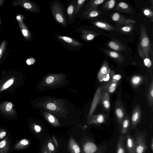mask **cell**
<instances>
[{
    "label": "cell",
    "instance_id": "e575fe53",
    "mask_svg": "<svg viewBox=\"0 0 153 153\" xmlns=\"http://www.w3.org/2000/svg\"><path fill=\"white\" fill-rule=\"evenodd\" d=\"M142 79L141 76L138 75L134 76L131 78V82L133 85L136 86L140 84Z\"/></svg>",
    "mask_w": 153,
    "mask_h": 153
},
{
    "label": "cell",
    "instance_id": "8992f818",
    "mask_svg": "<svg viewBox=\"0 0 153 153\" xmlns=\"http://www.w3.org/2000/svg\"><path fill=\"white\" fill-rule=\"evenodd\" d=\"M106 148L104 145L98 146L93 141L89 140L84 144L83 149L84 153H105Z\"/></svg>",
    "mask_w": 153,
    "mask_h": 153
},
{
    "label": "cell",
    "instance_id": "f35d334b",
    "mask_svg": "<svg viewBox=\"0 0 153 153\" xmlns=\"http://www.w3.org/2000/svg\"><path fill=\"white\" fill-rule=\"evenodd\" d=\"M145 65L147 68H150L152 65V62L151 60L149 58H145L143 60Z\"/></svg>",
    "mask_w": 153,
    "mask_h": 153
},
{
    "label": "cell",
    "instance_id": "bcb514c9",
    "mask_svg": "<svg viewBox=\"0 0 153 153\" xmlns=\"http://www.w3.org/2000/svg\"><path fill=\"white\" fill-rule=\"evenodd\" d=\"M35 62V60L33 58H30L27 60L26 62L28 65H30L31 64H33Z\"/></svg>",
    "mask_w": 153,
    "mask_h": 153
},
{
    "label": "cell",
    "instance_id": "7c38bea8",
    "mask_svg": "<svg viewBox=\"0 0 153 153\" xmlns=\"http://www.w3.org/2000/svg\"><path fill=\"white\" fill-rule=\"evenodd\" d=\"M77 0L70 1L67 6L66 16L68 21H73L76 16L75 15V7Z\"/></svg>",
    "mask_w": 153,
    "mask_h": 153
},
{
    "label": "cell",
    "instance_id": "7bdbcfd3",
    "mask_svg": "<svg viewBox=\"0 0 153 153\" xmlns=\"http://www.w3.org/2000/svg\"><path fill=\"white\" fill-rule=\"evenodd\" d=\"M112 75L111 76V78L117 81L120 80L122 77L120 74H115Z\"/></svg>",
    "mask_w": 153,
    "mask_h": 153
},
{
    "label": "cell",
    "instance_id": "d6986e66",
    "mask_svg": "<svg viewBox=\"0 0 153 153\" xmlns=\"http://www.w3.org/2000/svg\"><path fill=\"white\" fill-rule=\"evenodd\" d=\"M93 25L100 28L108 31H117L116 28L110 24L105 22L96 21L92 23Z\"/></svg>",
    "mask_w": 153,
    "mask_h": 153
},
{
    "label": "cell",
    "instance_id": "7a4b0ae2",
    "mask_svg": "<svg viewBox=\"0 0 153 153\" xmlns=\"http://www.w3.org/2000/svg\"><path fill=\"white\" fill-rule=\"evenodd\" d=\"M51 13L55 21L62 27L68 26L67 21L64 9L59 0H55L50 3Z\"/></svg>",
    "mask_w": 153,
    "mask_h": 153
},
{
    "label": "cell",
    "instance_id": "603a6c76",
    "mask_svg": "<svg viewBox=\"0 0 153 153\" xmlns=\"http://www.w3.org/2000/svg\"><path fill=\"white\" fill-rule=\"evenodd\" d=\"M107 46L109 48L117 51H124L126 48L117 41L112 40L108 42Z\"/></svg>",
    "mask_w": 153,
    "mask_h": 153
},
{
    "label": "cell",
    "instance_id": "f907efd6",
    "mask_svg": "<svg viewBox=\"0 0 153 153\" xmlns=\"http://www.w3.org/2000/svg\"><path fill=\"white\" fill-rule=\"evenodd\" d=\"M34 128L36 131L37 132H39L41 130V128L37 125H36L35 126Z\"/></svg>",
    "mask_w": 153,
    "mask_h": 153
},
{
    "label": "cell",
    "instance_id": "5b68a950",
    "mask_svg": "<svg viewBox=\"0 0 153 153\" xmlns=\"http://www.w3.org/2000/svg\"><path fill=\"white\" fill-rule=\"evenodd\" d=\"M12 5L15 7L20 5L26 10L33 13H39L41 10L40 7L38 4L28 0L15 1L13 2Z\"/></svg>",
    "mask_w": 153,
    "mask_h": 153
},
{
    "label": "cell",
    "instance_id": "cb8c5ba5",
    "mask_svg": "<svg viewBox=\"0 0 153 153\" xmlns=\"http://www.w3.org/2000/svg\"><path fill=\"white\" fill-rule=\"evenodd\" d=\"M103 50L108 56L117 62H121L123 60V56L116 52L107 49H103Z\"/></svg>",
    "mask_w": 153,
    "mask_h": 153
},
{
    "label": "cell",
    "instance_id": "836d02e7",
    "mask_svg": "<svg viewBox=\"0 0 153 153\" xmlns=\"http://www.w3.org/2000/svg\"><path fill=\"white\" fill-rule=\"evenodd\" d=\"M153 81H152L151 85H150L148 93V100L149 103L151 105L153 104Z\"/></svg>",
    "mask_w": 153,
    "mask_h": 153
},
{
    "label": "cell",
    "instance_id": "8fae6325",
    "mask_svg": "<svg viewBox=\"0 0 153 153\" xmlns=\"http://www.w3.org/2000/svg\"><path fill=\"white\" fill-rule=\"evenodd\" d=\"M141 117V111L139 106L135 107L131 117V121L132 128L135 129L140 122Z\"/></svg>",
    "mask_w": 153,
    "mask_h": 153
},
{
    "label": "cell",
    "instance_id": "f5cc1de1",
    "mask_svg": "<svg viewBox=\"0 0 153 153\" xmlns=\"http://www.w3.org/2000/svg\"><path fill=\"white\" fill-rule=\"evenodd\" d=\"M4 1V0H0V7L2 5Z\"/></svg>",
    "mask_w": 153,
    "mask_h": 153
},
{
    "label": "cell",
    "instance_id": "4316f807",
    "mask_svg": "<svg viewBox=\"0 0 153 153\" xmlns=\"http://www.w3.org/2000/svg\"><path fill=\"white\" fill-rule=\"evenodd\" d=\"M69 148L71 153H80V148L75 141L72 137H71L69 142Z\"/></svg>",
    "mask_w": 153,
    "mask_h": 153
},
{
    "label": "cell",
    "instance_id": "d590c367",
    "mask_svg": "<svg viewBox=\"0 0 153 153\" xmlns=\"http://www.w3.org/2000/svg\"><path fill=\"white\" fill-rule=\"evenodd\" d=\"M133 25L131 23L126 25L120 28V30L122 32L126 33H128L131 31Z\"/></svg>",
    "mask_w": 153,
    "mask_h": 153
},
{
    "label": "cell",
    "instance_id": "2e32d148",
    "mask_svg": "<svg viewBox=\"0 0 153 153\" xmlns=\"http://www.w3.org/2000/svg\"><path fill=\"white\" fill-rule=\"evenodd\" d=\"M109 94L108 92L102 90L100 100L103 107L107 111H109L110 107Z\"/></svg>",
    "mask_w": 153,
    "mask_h": 153
},
{
    "label": "cell",
    "instance_id": "f6af8a7d",
    "mask_svg": "<svg viewBox=\"0 0 153 153\" xmlns=\"http://www.w3.org/2000/svg\"><path fill=\"white\" fill-rule=\"evenodd\" d=\"M53 80V77L51 76H50L47 78L46 79V82L47 83L49 84L52 82Z\"/></svg>",
    "mask_w": 153,
    "mask_h": 153
},
{
    "label": "cell",
    "instance_id": "ac0fdd59",
    "mask_svg": "<svg viewBox=\"0 0 153 153\" xmlns=\"http://www.w3.org/2000/svg\"><path fill=\"white\" fill-rule=\"evenodd\" d=\"M103 90L102 86H100L97 88L95 94L90 111V116H91L100 100L101 94Z\"/></svg>",
    "mask_w": 153,
    "mask_h": 153
},
{
    "label": "cell",
    "instance_id": "4dcf8cb0",
    "mask_svg": "<svg viewBox=\"0 0 153 153\" xmlns=\"http://www.w3.org/2000/svg\"><path fill=\"white\" fill-rule=\"evenodd\" d=\"M28 140L23 139L19 142L15 146L14 148L16 149H20L24 148L26 147L29 144Z\"/></svg>",
    "mask_w": 153,
    "mask_h": 153
},
{
    "label": "cell",
    "instance_id": "484cf974",
    "mask_svg": "<svg viewBox=\"0 0 153 153\" xmlns=\"http://www.w3.org/2000/svg\"><path fill=\"white\" fill-rule=\"evenodd\" d=\"M130 124V121L129 118L128 116H126L123 121L121 125L120 132L121 134L124 135L128 133Z\"/></svg>",
    "mask_w": 153,
    "mask_h": 153
},
{
    "label": "cell",
    "instance_id": "b9f144b4",
    "mask_svg": "<svg viewBox=\"0 0 153 153\" xmlns=\"http://www.w3.org/2000/svg\"><path fill=\"white\" fill-rule=\"evenodd\" d=\"M48 108L51 110H55L56 108V106L53 103H49L47 105Z\"/></svg>",
    "mask_w": 153,
    "mask_h": 153
},
{
    "label": "cell",
    "instance_id": "8d00e7d4",
    "mask_svg": "<svg viewBox=\"0 0 153 153\" xmlns=\"http://www.w3.org/2000/svg\"><path fill=\"white\" fill-rule=\"evenodd\" d=\"M6 46V41L5 40H4L2 42L0 46V60L1 59L5 51Z\"/></svg>",
    "mask_w": 153,
    "mask_h": 153
},
{
    "label": "cell",
    "instance_id": "ba28073f",
    "mask_svg": "<svg viewBox=\"0 0 153 153\" xmlns=\"http://www.w3.org/2000/svg\"><path fill=\"white\" fill-rule=\"evenodd\" d=\"M120 101L117 102L115 108V113L120 132L123 121L126 117L125 111Z\"/></svg>",
    "mask_w": 153,
    "mask_h": 153
},
{
    "label": "cell",
    "instance_id": "ee69618b",
    "mask_svg": "<svg viewBox=\"0 0 153 153\" xmlns=\"http://www.w3.org/2000/svg\"><path fill=\"white\" fill-rule=\"evenodd\" d=\"M25 19L24 16L21 15H19L16 16V19L18 22H22Z\"/></svg>",
    "mask_w": 153,
    "mask_h": 153
},
{
    "label": "cell",
    "instance_id": "5bb4252c",
    "mask_svg": "<svg viewBox=\"0 0 153 153\" xmlns=\"http://www.w3.org/2000/svg\"><path fill=\"white\" fill-rule=\"evenodd\" d=\"M125 148L127 153H135L134 138L129 134L125 136Z\"/></svg>",
    "mask_w": 153,
    "mask_h": 153
},
{
    "label": "cell",
    "instance_id": "ffe728a7",
    "mask_svg": "<svg viewBox=\"0 0 153 153\" xmlns=\"http://www.w3.org/2000/svg\"><path fill=\"white\" fill-rule=\"evenodd\" d=\"M19 28L25 38L30 40L32 39V35L24 23L22 22H18Z\"/></svg>",
    "mask_w": 153,
    "mask_h": 153
},
{
    "label": "cell",
    "instance_id": "74e56055",
    "mask_svg": "<svg viewBox=\"0 0 153 153\" xmlns=\"http://www.w3.org/2000/svg\"><path fill=\"white\" fill-rule=\"evenodd\" d=\"M143 13L144 15L149 17H152L153 12L149 8L146 9L144 10Z\"/></svg>",
    "mask_w": 153,
    "mask_h": 153
},
{
    "label": "cell",
    "instance_id": "f546056e",
    "mask_svg": "<svg viewBox=\"0 0 153 153\" xmlns=\"http://www.w3.org/2000/svg\"><path fill=\"white\" fill-rule=\"evenodd\" d=\"M116 1L114 0H110L107 1L102 6V8L105 10H111L115 6Z\"/></svg>",
    "mask_w": 153,
    "mask_h": 153
},
{
    "label": "cell",
    "instance_id": "ab89813d",
    "mask_svg": "<svg viewBox=\"0 0 153 153\" xmlns=\"http://www.w3.org/2000/svg\"><path fill=\"white\" fill-rule=\"evenodd\" d=\"M52 152L48 149L47 144H44L42 148L41 153H51Z\"/></svg>",
    "mask_w": 153,
    "mask_h": 153
},
{
    "label": "cell",
    "instance_id": "30bf717a",
    "mask_svg": "<svg viewBox=\"0 0 153 153\" xmlns=\"http://www.w3.org/2000/svg\"><path fill=\"white\" fill-rule=\"evenodd\" d=\"M13 107V103L9 101H5L0 103V111L7 115L12 116L16 114V111Z\"/></svg>",
    "mask_w": 153,
    "mask_h": 153
},
{
    "label": "cell",
    "instance_id": "83f0119b",
    "mask_svg": "<svg viewBox=\"0 0 153 153\" xmlns=\"http://www.w3.org/2000/svg\"><path fill=\"white\" fill-rule=\"evenodd\" d=\"M105 0H93L90 1L89 3L85 6V10L89 9H97L98 5L102 3Z\"/></svg>",
    "mask_w": 153,
    "mask_h": 153
},
{
    "label": "cell",
    "instance_id": "db71d44e",
    "mask_svg": "<svg viewBox=\"0 0 153 153\" xmlns=\"http://www.w3.org/2000/svg\"><path fill=\"white\" fill-rule=\"evenodd\" d=\"M1 24V20H0V24Z\"/></svg>",
    "mask_w": 153,
    "mask_h": 153
},
{
    "label": "cell",
    "instance_id": "d6a6232c",
    "mask_svg": "<svg viewBox=\"0 0 153 153\" xmlns=\"http://www.w3.org/2000/svg\"><path fill=\"white\" fill-rule=\"evenodd\" d=\"M85 0H77L75 7V15H77L79 13L82 8L84 5Z\"/></svg>",
    "mask_w": 153,
    "mask_h": 153
},
{
    "label": "cell",
    "instance_id": "e0dca14e",
    "mask_svg": "<svg viewBox=\"0 0 153 153\" xmlns=\"http://www.w3.org/2000/svg\"><path fill=\"white\" fill-rule=\"evenodd\" d=\"M83 12L82 17L83 19H90L99 16L102 12L98 10L97 9H89Z\"/></svg>",
    "mask_w": 153,
    "mask_h": 153
},
{
    "label": "cell",
    "instance_id": "816d5d0a",
    "mask_svg": "<svg viewBox=\"0 0 153 153\" xmlns=\"http://www.w3.org/2000/svg\"><path fill=\"white\" fill-rule=\"evenodd\" d=\"M53 141L55 143V145H56V146H58L57 143V141H56V140L54 136H53Z\"/></svg>",
    "mask_w": 153,
    "mask_h": 153
},
{
    "label": "cell",
    "instance_id": "9a60e30c",
    "mask_svg": "<svg viewBox=\"0 0 153 153\" xmlns=\"http://www.w3.org/2000/svg\"><path fill=\"white\" fill-rule=\"evenodd\" d=\"M118 81L111 78L103 87V90L109 94L114 93L115 91Z\"/></svg>",
    "mask_w": 153,
    "mask_h": 153
},
{
    "label": "cell",
    "instance_id": "9c48e42d",
    "mask_svg": "<svg viewBox=\"0 0 153 153\" xmlns=\"http://www.w3.org/2000/svg\"><path fill=\"white\" fill-rule=\"evenodd\" d=\"M110 69L109 68L107 62H104L98 74L97 77L100 82L108 81L110 78Z\"/></svg>",
    "mask_w": 153,
    "mask_h": 153
},
{
    "label": "cell",
    "instance_id": "44dd1931",
    "mask_svg": "<svg viewBox=\"0 0 153 153\" xmlns=\"http://www.w3.org/2000/svg\"><path fill=\"white\" fill-rule=\"evenodd\" d=\"M125 136L120 135L117 143L116 153H126L124 141Z\"/></svg>",
    "mask_w": 153,
    "mask_h": 153
},
{
    "label": "cell",
    "instance_id": "681fc988",
    "mask_svg": "<svg viewBox=\"0 0 153 153\" xmlns=\"http://www.w3.org/2000/svg\"><path fill=\"white\" fill-rule=\"evenodd\" d=\"M6 134V132L5 131H3L0 133V139L3 138Z\"/></svg>",
    "mask_w": 153,
    "mask_h": 153
},
{
    "label": "cell",
    "instance_id": "d4e9b609",
    "mask_svg": "<svg viewBox=\"0 0 153 153\" xmlns=\"http://www.w3.org/2000/svg\"><path fill=\"white\" fill-rule=\"evenodd\" d=\"M106 120V117L104 115L99 114L94 116L89 123L99 125L105 123Z\"/></svg>",
    "mask_w": 153,
    "mask_h": 153
},
{
    "label": "cell",
    "instance_id": "7dc6e473",
    "mask_svg": "<svg viewBox=\"0 0 153 153\" xmlns=\"http://www.w3.org/2000/svg\"><path fill=\"white\" fill-rule=\"evenodd\" d=\"M149 146L151 148V149L152 151V152H153V137H152L151 139V141L150 142V143H149Z\"/></svg>",
    "mask_w": 153,
    "mask_h": 153
},
{
    "label": "cell",
    "instance_id": "f1b7e54d",
    "mask_svg": "<svg viewBox=\"0 0 153 153\" xmlns=\"http://www.w3.org/2000/svg\"><path fill=\"white\" fill-rule=\"evenodd\" d=\"M9 149V144L7 138L0 142V153H7Z\"/></svg>",
    "mask_w": 153,
    "mask_h": 153
},
{
    "label": "cell",
    "instance_id": "7402d4cb",
    "mask_svg": "<svg viewBox=\"0 0 153 153\" xmlns=\"http://www.w3.org/2000/svg\"><path fill=\"white\" fill-rule=\"evenodd\" d=\"M115 9L118 11L126 13H130L133 12L131 7L126 3L123 2L119 3L117 5Z\"/></svg>",
    "mask_w": 153,
    "mask_h": 153
},
{
    "label": "cell",
    "instance_id": "1f68e13d",
    "mask_svg": "<svg viewBox=\"0 0 153 153\" xmlns=\"http://www.w3.org/2000/svg\"><path fill=\"white\" fill-rule=\"evenodd\" d=\"M14 81V77L11 78L7 80L1 86L0 91H3L8 88L13 83Z\"/></svg>",
    "mask_w": 153,
    "mask_h": 153
},
{
    "label": "cell",
    "instance_id": "60d3db41",
    "mask_svg": "<svg viewBox=\"0 0 153 153\" xmlns=\"http://www.w3.org/2000/svg\"><path fill=\"white\" fill-rule=\"evenodd\" d=\"M47 146L51 152H53L54 150V147L51 140H50L48 141Z\"/></svg>",
    "mask_w": 153,
    "mask_h": 153
},
{
    "label": "cell",
    "instance_id": "c3c4849f",
    "mask_svg": "<svg viewBox=\"0 0 153 153\" xmlns=\"http://www.w3.org/2000/svg\"><path fill=\"white\" fill-rule=\"evenodd\" d=\"M48 120L51 123H53L55 121L54 118L53 117L52 115H50L49 116Z\"/></svg>",
    "mask_w": 153,
    "mask_h": 153
},
{
    "label": "cell",
    "instance_id": "277c9868",
    "mask_svg": "<svg viewBox=\"0 0 153 153\" xmlns=\"http://www.w3.org/2000/svg\"><path fill=\"white\" fill-rule=\"evenodd\" d=\"M134 138L135 153H145L148 148L145 132H140Z\"/></svg>",
    "mask_w": 153,
    "mask_h": 153
},
{
    "label": "cell",
    "instance_id": "52a82bcc",
    "mask_svg": "<svg viewBox=\"0 0 153 153\" xmlns=\"http://www.w3.org/2000/svg\"><path fill=\"white\" fill-rule=\"evenodd\" d=\"M75 31L81 34L80 36L81 38L85 41H89L93 40L98 34L95 32L84 29L82 26L77 27Z\"/></svg>",
    "mask_w": 153,
    "mask_h": 153
},
{
    "label": "cell",
    "instance_id": "4fadbf2b",
    "mask_svg": "<svg viewBox=\"0 0 153 153\" xmlns=\"http://www.w3.org/2000/svg\"><path fill=\"white\" fill-rule=\"evenodd\" d=\"M111 18L114 21L120 24L127 25L135 22L132 19L125 18L118 13H114L111 16Z\"/></svg>",
    "mask_w": 153,
    "mask_h": 153
},
{
    "label": "cell",
    "instance_id": "6da1fadb",
    "mask_svg": "<svg viewBox=\"0 0 153 153\" xmlns=\"http://www.w3.org/2000/svg\"><path fill=\"white\" fill-rule=\"evenodd\" d=\"M138 51L140 57L143 59L149 58L151 51L149 38L146 28L142 24L141 25L140 28V39Z\"/></svg>",
    "mask_w": 153,
    "mask_h": 153
},
{
    "label": "cell",
    "instance_id": "3957f363",
    "mask_svg": "<svg viewBox=\"0 0 153 153\" xmlns=\"http://www.w3.org/2000/svg\"><path fill=\"white\" fill-rule=\"evenodd\" d=\"M54 37L56 41L68 50L77 51L81 50L84 46L82 42L69 36L56 34Z\"/></svg>",
    "mask_w": 153,
    "mask_h": 153
}]
</instances>
